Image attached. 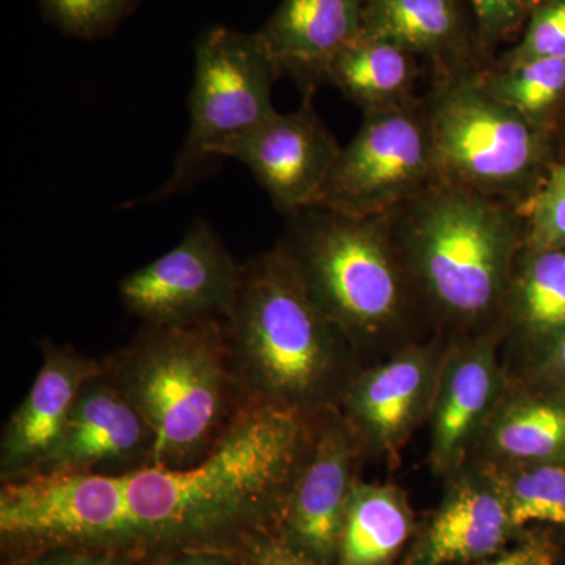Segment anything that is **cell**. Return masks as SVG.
<instances>
[{"mask_svg":"<svg viewBox=\"0 0 565 565\" xmlns=\"http://www.w3.org/2000/svg\"><path fill=\"white\" fill-rule=\"evenodd\" d=\"M315 426L316 416L252 405L192 467L7 482L0 489L2 564L55 550L110 553L139 565L195 550L243 555L255 535L277 531Z\"/></svg>","mask_w":565,"mask_h":565,"instance_id":"1","label":"cell"},{"mask_svg":"<svg viewBox=\"0 0 565 565\" xmlns=\"http://www.w3.org/2000/svg\"><path fill=\"white\" fill-rule=\"evenodd\" d=\"M386 221L435 334L456 341L500 327L525 247L519 207L435 180Z\"/></svg>","mask_w":565,"mask_h":565,"instance_id":"2","label":"cell"},{"mask_svg":"<svg viewBox=\"0 0 565 565\" xmlns=\"http://www.w3.org/2000/svg\"><path fill=\"white\" fill-rule=\"evenodd\" d=\"M225 332L253 405L321 415L340 408L364 367L348 337L311 299L280 243L243 263Z\"/></svg>","mask_w":565,"mask_h":565,"instance_id":"3","label":"cell"},{"mask_svg":"<svg viewBox=\"0 0 565 565\" xmlns=\"http://www.w3.org/2000/svg\"><path fill=\"white\" fill-rule=\"evenodd\" d=\"M278 243L305 288L371 366L434 337L386 217L308 207Z\"/></svg>","mask_w":565,"mask_h":565,"instance_id":"4","label":"cell"},{"mask_svg":"<svg viewBox=\"0 0 565 565\" xmlns=\"http://www.w3.org/2000/svg\"><path fill=\"white\" fill-rule=\"evenodd\" d=\"M102 364L150 426L156 467L202 462L253 405L233 367L225 321L141 323Z\"/></svg>","mask_w":565,"mask_h":565,"instance_id":"5","label":"cell"},{"mask_svg":"<svg viewBox=\"0 0 565 565\" xmlns=\"http://www.w3.org/2000/svg\"><path fill=\"white\" fill-rule=\"evenodd\" d=\"M424 103L437 180L522 211L557 161L555 139L494 99L475 66L438 70Z\"/></svg>","mask_w":565,"mask_h":565,"instance_id":"6","label":"cell"},{"mask_svg":"<svg viewBox=\"0 0 565 565\" xmlns=\"http://www.w3.org/2000/svg\"><path fill=\"white\" fill-rule=\"evenodd\" d=\"M277 63L256 33L214 28L195 44L188 139L156 200L195 184L223 151L273 117Z\"/></svg>","mask_w":565,"mask_h":565,"instance_id":"7","label":"cell"},{"mask_svg":"<svg viewBox=\"0 0 565 565\" xmlns=\"http://www.w3.org/2000/svg\"><path fill=\"white\" fill-rule=\"evenodd\" d=\"M437 180L426 103L363 115L334 162L315 206L352 215L386 217Z\"/></svg>","mask_w":565,"mask_h":565,"instance_id":"8","label":"cell"},{"mask_svg":"<svg viewBox=\"0 0 565 565\" xmlns=\"http://www.w3.org/2000/svg\"><path fill=\"white\" fill-rule=\"evenodd\" d=\"M241 269L210 223L195 221L181 243L120 282L126 310L141 323L192 326L226 321L239 291Z\"/></svg>","mask_w":565,"mask_h":565,"instance_id":"9","label":"cell"},{"mask_svg":"<svg viewBox=\"0 0 565 565\" xmlns=\"http://www.w3.org/2000/svg\"><path fill=\"white\" fill-rule=\"evenodd\" d=\"M446 349L448 340L434 334L356 375L338 411L366 459L399 467L408 440L429 423Z\"/></svg>","mask_w":565,"mask_h":565,"instance_id":"10","label":"cell"},{"mask_svg":"<svg viewBox=\"0 0 565 565\" xmlns=\"http://www.w3.org/2000/svg\"><path fill=\"white\" fill-rule=\"evenodd\" d=\"M363 460L362 446L338 408L316 416L313 445L286 498L278 541L315 565H333Z\"/></svg>","mask_w":565,"mask_h":565,"instance_id":"11","label":"cell"},{"mask_svg":"<svg viewBox=\"0 0 565 565\" xmlns=\"http://www.w3.org/2000/svg\"><path fill=\"white\" fill-rule=\"evenodd\" d=\"M501 327L479 337L448 341L429 418V465L448 478L473 459L509 377L501 355Z\"/></svg>","mask_w":565,"mask_h":565,"instance_id":"12","label":"cell"},{"mask_svg":"<svg viewBox=\"0 0 565 565\" xmlns=\"http://www.w3.org/2000/svg\"><path fill=\"white\" fill-rule=\"evenodd\" d=\"M313 95L305 92L296 110L275 111L223 151V159L250 170L285 217L315 206L343 148L316 111Z\"/></svg>","mask_w":565,"mask_h":565,"instance_id":"13","label":"cell"},{"mask_svg":"<svg viewBox=\"0 0 565 565\" xmlns=\"http://www.w3.org/2000/svg\"><path fill=\"white\" fill-rule=\"evenodd\" d=\"M445 493L399 565H468L500 555L519 530L486 465L471 459L445 479Z\"/></svg>","mask_w":565,"mask_h":565,"instance_id":"14","label":"cell"},{"mask_svg":"<svg viewBox=\"0 0 565 565\" xmlns=\"http://www.w3.org/2000/svg\"><path fill=\"white\" fill-rule=\"evenodd\" d=\"M154 435L103 364L82 386L54 451L39 475H118L151 467Z\"/></svg>","mask_w":565,"mask_h":565,"instance_id":"15","label":"cell"},{"mask_svg":"<svg viewBox=\"0 0 565 565\" xmlns=\"http://www.w3.org/2000/svg\"><path fill=\"white\" fill-rule=\"evenodd\" d=\"M40 371L22 403L3 426L0 441V481L31 478L54 451L82 386L102 370L71 345L41 343Z\"/></svg>","mask_w":565,"mask_h":565,"instance_id":"16","label":"cell"},{"mask_svg":"<svg viewBox=\"0 0 565 565\" xmlns=\"http://www.w3.org/2000/svg\"><path fill=\"white\" fill-rule=\"evenodd\" d=\"M509 377L541 362L565 333V247L526 248L516 258L501 316Z\"/></svg>","mask_w":565,"mask_h":565,"instance_id":"17","label":"cell"},{"mask_svg":"<svg viewBox=\"0 0 565 565\" xmlns=\"http://www.w3.org/2000/svg\"><path fill=\"white\" fill-rule=\"evenodd\" d=\"M364 0H281L259 31L278 71L305 92L326 82L338 52L362 33Z\"/></svg>","mask_w":565,"mask_h":565,"instance_id":"18","label":"cell"},{"mask_svg":"<svg viewBox=\"0 0 565 565\" xmlns=\"http://www.w3.org/2000/svg\"><path fill=\"white\" fill-rule=\"evenodd\" d=\"M473 459L565 460V392L535 388L511 379Z\"/></svg>","mask_w":565,"mask_h":565,"instance_id":"19","label":"cell"},{"mask_svg":"<svg viewBox=\"0 0 565 565\" xmlns=\"http://www.w3.org/2000/svg\"><path fill=\"white\" fill-rule=\"evenodd\" d=\"M416 531L414 508L404 489L359 479L345 509L333 565H397Z\"/></svg>","mask_w":565,"mask_h":565,"instance_id":"20","label":"cell"},{"mask_svg":"<svg viewBox=\"0 0 565 565\" xmlns=\"http://www.w3.org/2000/svg\"><path fill=\"white\" fill-rule=\"evenodd\" d=\"M418 74L414 52L362 32L338 52L326 82L364 115L414 102Z\"/></svg>","mask_w":565,"mask_h":565,"instance_id":"21","label":"cell"},{"mask_svg":"<svg viewBox=\"0 0 565 565\" xmlns=\"http://www.w3.org/2000/svg\"><path fill=\"white\" fill-rule=\"evenodd\" d=\"M362 32L441 57L459 39L460 14L455 0H364Z\"/></svg>","mask_w":565,"mask_h":565,"instance_id":"22","label":"cell"},{"mask_svg":"<svg viewBox=\"0 0 565 565\" xmlns=\"http://www.w3.org/2000/svg\"><path fill=\"white\" fill-rule=\"evenodd\" d=\"M479 76L494 99L555 139L565 104V61L542 57L504 62L501 68L479 70Z\"/></svg>","mask_w":565,"mask_h":565,"instance_id":"23","label":"cell"},{"mask_svg":"<svg viewBox=\"0 0 565 565\" xmlns=\"http://www.w3.org/2000/svg\"><path fill=\"white\" fill-rule=\"evenodd\" d=\"M479 462L492 475L519 530L534 523L565 530V460Z\"/></svg>","mask_w":565,"mask_h":565,"instance_id":"24","label":"cell"},{"mask_svg":"<svg viewBox=\"0 0 565 565\" xmlns=\"http://www.w3.org/2000/svg\"><path fill=\"white\" fill-rule=\"evenodd\" d=\"M44 18L74 39L109 35L136 9L139 0H36Z\"/></svg>","mask_w":565,"mask_h":565,"instance_id":"25","label":"cell"},{"mask_svg":"<svg viewBox=\"0 0 565 565\" xmlns=\"http://www.w3.org/2000/svg\"><path fill=\"white\" fill-rule=\"evenodd\" d=\"M526 248L565 247V161H556L522 210Z\"/></svg>","mask_w":565,"mask_h":565,"instance_id":"26","label":"cell"},{"mask_svg":"<svg viewBox=\"0 0 565 565\" xmlns=\"http://www.w3.org/2000/svg\"><path fill=\"white\" fill-rule=\"evenodd\" d=\"M542 57L565 61V0L541 7L531 13L522 43L504 62Z\"/></svg>","mask_w":565,"mask_h":565,"instance_id":"27","label":"cell"},{"mask_svg":"<svg viewBox=\"0 0 565 565\" xmlns=\"http://www.w3.org/2000/svg\"><path fill=\"white\" fill-rule=\"evenodd\" d=\"M564 550L550 531L526 530L525 534L500 555L468 565H559Z\"/></svg>","mask_w":565,"mask_h":565,"instance_id":"28","label":"cell"},{"mask_svg":"<svg viewBox=\"0 0 565 565\" xmlns=\"http://www.w3.org/2000/svg\"><path fill=\"white\" fill-rule=\"evenodd\" d=\"M475 11L479 31L487 40H498L514 31L530 13L527 0H468Z\"/></svg>","mask_w":565,"mask_h":565,"instance_id":"29","label":"cell"},{"mask_svg":"<svg viewBox=\"0 0 565 565\" xmlns=\"http://www.w3.org/2000/svg\"><path fill=\"white\" fill-rule=\"evenodd\" d=\"M511 379L535 386V388L565 392V333L541 362L534 364L525 373Z\"/></svg>","mask_w":565,"mask_h":565,"instance_id":"30","label":"cell"},{"mask_svg":"<svg viewBox=\"0 0 565 565\" xmlns=\"http://www.w3.org/2000/svg\"><path fill=\"white\" fill-rule=\"evenodd\" d=\"M243 556L250 565H315L282 545L277 535L270 533L255 535L245 546Z\"/></svg>","mask_w":565,"mask_h":565,"instance_id":"31","label":"cell"},{"mask_svg":"<svg viewBox=\"0 0 565 565\" xmlns=\"http://www.w3.org/2000/svg\"><path fill=\"white\" fill-rule=\"evenodd\" d=\"M32 561L36 565H139L129 557L84 550H55Z\"/></svg>","mask_w":565,"mask_h":565,"instance_id":"32","label":"cell"},{"mask_svg":"<svg viewBox=\"0 0 565 565\" xmlns=\"http://www.w3.org/2000/svg\"><path fill=\"white\" fill-rule=\"evenodd\" d=\"M148 565H250L239 553L218 552V550H195V552L180 553L156 561Z\"/></svg>","mask_w":565,"mask_h":565,"instance_id":"33","label":"cell"},{"mask_svg":"<svg viewBox=\"0 0 565 565\" xmlns=\"http://www.w3.org/2000/svg\"><path fill=\"white\" fill-rule=\"evenodd\" d=\"M555 143L557 161H565V104L563 111H561L559 121H557Z\"/></svg>","mask_w":565,"mask_h":565,"instance_id":"34","label":"cell"},{"mask_svg":"<svg viewBox=\"0 0 565 565\" xmlns=\"http://www.w3.org/2000/svg\"><path fill=\"white\" fill-rule=\"evenodd\" d=\"M559 2V0H527L530 3V13L534 10L541 9V7L550 6V3Z\"/></svg>","mask_w":565,"mask_h":565,"instance_id":"35","label":"cell"},{"mask_svg":"<svg viewBox=\"0 0 565 565\" xmlns=\"http://www.w3.org/2000/svg\"><path fill=\"white\" fill-rule=\"evenodd\" d=\"M2 565H36L33 563V561H24V563H10V564H2Z\"/></svg>","mask_w":565,"mask_h":565,"instance_id":"36","label":"cell"}]
</instances>
